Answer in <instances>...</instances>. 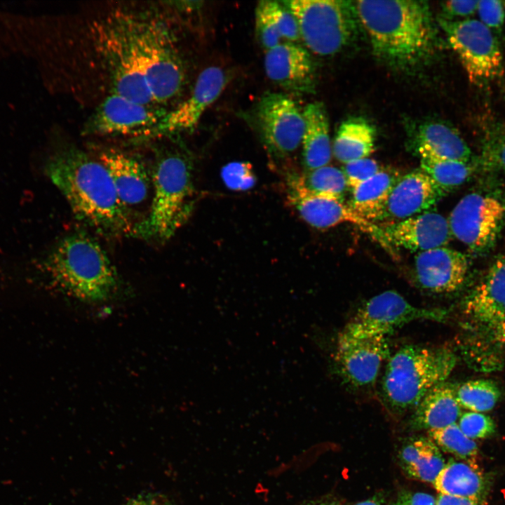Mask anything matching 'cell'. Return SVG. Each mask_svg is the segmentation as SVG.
<instances>
[{
  "label": "cell",
  "mask_w": 505,
  "mask_h": 505,
  "mask_svg": "<svg viewBox=\"0 0 505 505\" xmlns=\"http://www.w3.org/2000/svg\"><path fill=\"white\" fill-rule=\"evenodd\" d=\"M304 47L320 56L335 55L358 34L360 20L354 1L342 0H286Z\"/></svg>",
  "instance_id": "ba28073f"
},
{
  "label": "cell",
  "mask_w": 505,
  "mask_h": 505,
  "mask_svg": "<svg viewBox=\"0 0 505 505\" xmlns=\"http://www.w3.org/2000/svg\"><path fill=\"white\" fill-rule=\"evenodd\" d=\"M96 158L107 169L119 199L128 210L144 203L152 178L140 159L111 147L99 149Z\"/></svg>",
  "instance_id": "ffe728a7"
},
{
  "label": "cell",
  "mask_w": 505,
  "mask_h": 505,
  "mask_svg": "<svg viewBox=\"0 0 505 505\" xmlns=\"http://www.w3.org/2000/svg\"><path fill=\"white\" fill-rule=\"evenodd\" d=\"M375 128L366 119H348L337 130L332 146L333 155L344 164L368 158L375 150Z\"/></svg>",
  "instance_id": "83f0119b"
},
{
  "label": "cell",
  "mask_w": 505,
  "mask_h": 505,
  "mask_svg": "<svg viewBox=\"0 0 505 505\" xmlns=\"http://www.w3.org/2000/svg\"><path fill=\"white\" fill-rule=\"evenodd\" d=\"M393 505H436V499L426 492L403 491L398 494Z\"/></svg>",
  "instance_id": "60d3db41"
},
{
  "label": "cell",
  "mask_w": 505,
  "mask_h": 505,
  "mask_svg": "<svg viewBox=\"0 0 505 505\" xmlns=\"http://www.w3.org/2000/svg\"><path fill=\"white\" fill-rule=\"evenodd\" d=\"M152 178L154 193L150 211L137 224L135 235L166 241L185 222L193 208L191 161L176 149L160 151Z\"/></svg>",
  "instance_id": "8992f818"
},
{
  "label": "cell",
  "mask_w": 505,
  "mask_h": 505,
  "mask_svg": "<svg viewBox=\"0 0 505 505\" xmlns=\"http://www.w3.org/2000/svg\"><path fill=\"white\" fill-rule=\"evenodd\" d=\"M462 316L463 349L471 363L484 370L498 368L505 350V254L466 297Z\"/></svg>",
  "instance_id": "5b68a950"
},
{
  "label": "cell",
  "mask_w": 505,
  "mask_h": 505,
  "mask_svg": "<svg viewBox=\"0 0 505 505\" xmlns=\"http://www.w3.org/2000/svg\"><path fill=\"white\" fill-rule=\"evenodd\" d=\"M438 22L471 82L483 84L501 74L502 54L492 29L476 19Z\"/></svg>",
  "instance_id": "30bf717a"
},
{
  "label": "cell",
  "mask_w": 505,
  "mask_h": 505,
  "mask_svg": "<svg viewBox=\"0 0 505 505\" xmlns=\"http://www.w3.org/2000/svg\"><path fill=\"white\" fill-rule=\"evenodd\" d=\"M290 187L342 201L348 185L343 171L328 165L292 178Z\"/></svg>",
  "instance_id": "f1b7e54d"
},
{
  "label": "cell",
  "mask_w": 505,
  "mask_h": 505,
  "mask_svg": "<svg viewBox=\"0 0 505 505\" xmlns=\"http://www.w3.org/2000/svg\"><path fill=\"white\" fill-rule=\"evenodd\" d=\"M398 459L408 477L432 484L446 463L441 450L429 436L408 440L400 449Z\"/></svg>",
  "instance_id": "d4e9b609"
},
{
  "label": "cell",
  "mask_w": 505,
  "mask_h": 505,
  "mask_svg": "<svg viewBox=\"0 0 505 505\" xmlns=\"http://www.w3.org/2000/svg\"><path fill=\"white\" fill-rule=\"evenodd\" d=\"M45 173L66 198L74 216L97 233L112 237L135 235L137 225L119 199L105 166L76 146L56 150Z\"/></svg>",
  "instance_id": "7a4b0ae2"
},
{
  "label": "cell",
  "mask_w": 505,
  "mask_h": 505,
  "mask_svg": "<svg viewBox=\"0 0 505 505\" xmlns=\"http://www.w3.org/2000/svg\"><path fill=\"white\" fill-rule=\"evenodd\" d=\"M457 424L464 434L472 440L488 437L495 431L491 417L481 412H465L460 416Z\"/></svg>",
  "instance_id": "d590c367"
},
{
  "label": "cell",
  "mask_w": 505,
  "mask_h": 505,
  "mask_svg": "<svg viewBox=\"0 0 505 505\" xmlns=\"http://www.w3.org/2000/svg\"><path fill=\"white\" fill-rule=\"evenodd\" d=\"M383 169L375 160L364 158L345 163L342 170L348 187L353 190Z\"/></svg>",
  "instance_id": "8d00e7d4"
},
{
  "label": "cell",
  "mask_w": 505,
  "mask_h": 505,
  "mask_svg": "<svg viewBox=\"0 0 505 505\" xmlns=\"http://www.w3.org/2000/svg\"><path fill=\"white\" fill-rule=\"evenodd\" d=\"M304 121L302 139V157L307 170L328 166L332 156L328 116L320 102L308 104L303 109Z\"/></svg>",
  "instance_id": "7402d4cb"
},
{
  "label": "cell",
  "mask_w": 505,
  "mask_h": 505,
  "mask_svg": "<svg viewBox=\"0 0 505 505\" xmlns=\"http://www.w3.org/2000/svg\"><path fill=\"white\" fill-rule=\"evenodd\" d=\"M445 314L437 309L417 307L394 290L369 299L345 325L339 335L337 349L375 336H385L417 320L439 321Z\"/></svg>",
  "instance_id": "9c48e42d"
},
{
  "label": "cell",
  "mask_w": 505,
  "mask_h": 505,
  "mask_svg": "<svg viewBox=\"0 0 505 505\" xmlns=\"http://www.w3.org/2000/svg\"><path fill=\"white\" fill-rule=\"evenodd\" d=\"M487 483L477 464L450 459L433 485L440 494L484 500Z\"/></svg>",
  "instance_id": "484cf974"
},
{
  "label": "cell",
  "mask_w": 505,
  "mask_h": 505,
  "mask_svg": "<svg viewBox=\"0 0 505 505\" xmlns=\"http://www.w3.org/2000/svg\"><path fill=\"white\" fill-rule=\"evenodd\" d=\"M421 170L435 183L445 195L463 184L471 175L469 162L454 161L418 153Z\"/></svg>",
  "instance_id": "f546056e"
},
{
  "label": "cell",
  "mask_w": 505,
  "mask_h": 505,
  "mask_svg": "<svg viewBox=\"0 0 505 505\" xmlns=\"http://www.w3.org/2000/svg\"><path fill=\"white\" fill-rule=\"evenodd\" d=\"M383 501V495L382 494H377L365 500L358 502L355 505H382Z\"/></svg>",
  "instance_id": "7bdbcfd3"
},
{
  "label": "cell",
  "mask_w": 505,
  "mask_h": 505,
  "mask_svg": "<svg viewBox=\"0 0 505 505\" xmlns=\"http://www.w3.org/2000/svg\"><path fill=\"white\" fill-rule=\"evenodd\" d=\"M58 289L79 300L103 302L119 290L116 270L100 245L83 233L60 240L40 264Z\"/></svg>",
  "instance_id": "277c9868"
},
{
  "label": "cell",
  "mask_w": 505,
  "mask_h": 505,
  "mask_svg": "<svg viewBox=\"0 0 505 505\" xmlns=\"http://www.w3.org/2000/svg\"><path fill=\"white\" fill-rule=\"evenodd\" d=\"M436 505H483V500L438 494Z\"/></svg>",
  "instance_id": "b9f144b4"
},
{
  "label": "cell",
  "mask_w": 505,
  "mask_h": 505,
  "mask_svg": "<svg viewBox=\"0 0 505 505\" xmlns=\"http://www.w3.org/2000/svg\"><path fill=\"white\" fill-rule=\"evenodd\" d=\"M255 22L256 38L264 51L284 42L274 11L273 1L257 3Z\"/></svg>",
  "instance_id": "d6a6232c"
},
{
  "label": "cell",
  "mask_w": 505,
  "mask_h": 505,
  "mask_svg": "<svg viewBox=\"0 0 505 505\" xmlns=\"http://www.w3.org/2000/svg\"><path fill=\"white\" fill-rule=\"evenodd\" d=\"M388 352L386 337L379 335L337 349L336 360L342 377L363 386L375 382Z\"/></svg>",
  "instance_id": "44dd1931"
},
{
  "label": "cell",
  "mask_w": 505,
  "mask_h": 505,
  "mask_svg": "<svg viewBox=\"0 0 505 505\" xmlns=\"http://www.w3.org/2000/svg\"><path fill=\"white\" fill-rule=\"evenodd\" d=\"M469 269L466 255L447 248H436L417 253L414 269L418 284L436 293L451 292L464 283Z\"/></svg>",
  "instance_id": "e0dca14e"
},
{
  "label": "cell",
  "mask_w": 505,
  "mask_h": 505,
  "mask_svg": "<svg viewBox=\"0 0 505 505\" xmlns=\"http://www.w3.org/2000/svg\"><path fill=\"white\" fill-rule=\"evenodd\" d=\"M288 198L300 217L313 227L325 229L350 223L370 234L384 247H390L379 226L358 215L341 200L293 188H290Z\"/></svg>",
  "instance_id": "9a60e30c"
},
{
  "label": "cell",
  "mask_w": 505,
  "mask_h": 505,
  "mask_svg": "<svg viewBox=\"0 0 505 505\" xmlns=\"http://www.w3.org/2000/svg\"><path fill=\"white\" fill-rule=\"evenodd\" d=\"M163 6L116 5L84 18L76 52L105 96L168 110L182 93L185 67Z\"/></svg>",
  "instance_id": "6da1fadb"
},
{
  "label": "cell",
  "mask_w": 505,
  "mask_h": 505,
  "mask_svg": "<svg viewBox=\"0 0 505 505\" xmlns=\"http://www.w3.org/2000/svg\"><path fill=\"white\" fill-rule=\"evenodd\" d=\"M505 220V204L480 193L464 196L448 220L452 236L473 251H483L495 242Z\"/></svg>",
  "instance_id": "7c38bea8"
},
{
  "label": "cell",
  "mask_w": 505,
  "mask_h": 505,
  "mask_svg": "<svg viewBox=\"0 0 505 505\" xmlns=\"http://www.w3.org/2000/svg\"><path fill=\"white\" fill-rule=\"evenodd\" d=\"M168 111L139 103L117 94L102 98L84 126V133L131 135L139 140Z\"/></svg>",
  "instance_id": "5bb4252c"
},
{
  "label": "cell",
  "mask_w": 505,
  "mask_h": 505,
  "mask_svg": "<svg viewBox=\"0 0 505 505\" xmlns=\"http://www.w3.org/2000/svg\"><path fill=\"white\" fill-rule=\"evenodd\" d=\"M500 395L498 385L494 381L485 379L466 382L455 391L460 407L476 412L491 410L498 402Z\"/></svg>",
  "instance_id": "4dcf8cb0"
},
{
  "label": "cell",
  "mask_w": 505,
  "mask_h": 505,
  "mask_svg": "<svg viewBox=\"0 0 505 505\" xmlns=\"http://www.w3.org/2000/svg\"><path fill=\"white\" fill-rule=\"evenodd\" d=\"M400 177L398 172L384 168L352 190L349 206L366 220L372 222L379 221L389 196Z\"/></svg>",
  "instance_id": "4316f807"
},
{
  "label": "cell",
  "mask_w": 505,
  "mask_h": 505,
  "mask_svg": "<svg viewBox=\"0 0 505 505\" xmlns=\"http://www.w3.org/2000/svg\"><path fill=\"white\" fill-rule=\"evenodd\" d=\"M386 242L417 253L446 246L452 238L448 220L427 211L381 227Z\"/></svg>",
  "instance_id": "d6986e66"
},
{
  "label": "cell",
  "mask_w": 505,
  "mask_h": 505,
  "mask_svg": "<svg viewBox=\"0 0 505 505\" xmlns=\"http://www.w3.org/2000/svg\"><path fill=\"white\" fill-rule=\"evenodd\" d=\"M229 79L228 73L219 66L204 69L198 75L190 95L170 109L138 140L163 138L193 130L206 110L223 93Z\"/></svg>",
  "instance_id": "4fadbf2b"
},
{
  "label": "cell",
  "mask_w": 505,
  "mask_h": 505,
  "mask_svg": "<svg viewBox=\"0 0 505 505\" xmlns=\"http://www.w3.org/2000/svg\"><path fill=\"white\" fill-rule=\"evenodd\" d=\"M481 159L486 167L505 173V129H497L487 135Z\"/></svg>",
  "instance_id": "e575fe53"
},
{
  "label": "cell",
  "mask_w": 505,
  "mask_h": 505,
  "mask_svg": "<svg viewBox=\"0 0 505 505\" xmlns=\"http://www.w3.org/2000/svg\"><path fill=\"white\" fill-rule=\"evenodd\" d=\"M273 7L283 41L297 43L299 33L292 13L281 1H273Z\"/></svg>",
  "instance_id": "f35d334b"
},
{
  "label": "cell",
  "mask_w": 505,
  "mask_h": 505,
  "mask_svg": "<svg viewBox=\"0 0 505 505\" xmlns=\"http://www.w3.org/2000/svg\"><path fill=\"white\" fill-rule=\"evenodd\" d=\"M307 505H340V504L335 500H325L322 501L314 502Z\"/></svg>",
  "instance_id": "ee69618b"
},
{
  "label": "cell",
  "mask_w": 505,
  "mask_h": 505,
  "mask_svg": "<svg viewBox=\"0 0 505 505\" xmlns=\"http://www.w3.org/2000/svg\"><path fill=\"white\" fill-rule=\"evenodd\" d=\"M131 505H152L149 502H147L144 500H137L135 501L133 504Z\"/></svg>",
  "instance_id": "f6af8a7d"
},
{
  "label": "cell",
  "mask_w": 505,
  "mask_h": 505,
  "mask_svg": "<svg viewBox=\"0 0 505 505\" xmlns=\"http://www.w3.org/2000/svg\"><path fill=\"white\" fill-rule=\"evenodd\" d=\"M225 185L234 191H245L252 187L256 181L251 163L234 161L225 165L221 170Z\"/></svg>",
  "instance_id": "836d02e7"
},
{
  "label": "cell",
  "mask_w": 505,
  "mask_h": 505,
  "mask_svg": "<svg viewBox=\"0 0 505 505\" xmlns=\"http://www.w3.org/2000/svg\"><path fill=\"white\" fill-rule=\"evenodd\" d=\"M457 363L446 347L408 346L390 358L382 389L389 405L398 412L415 408L435 386L445 382Z\"/></svg>",
  "instance_id": "52a82bcc"
},
{
  "label": "cell",
  "mask_w": 505,
  "mask_h": 505,
  "mask_svg": "<svg viewBox=\"0 0 505 505\" xmlns=\"http://www.w3.org/2000/svg\"><path fill=\"white\" fill-rule=\"evenodd\" d=\"M264 67L268 79L286 91L299 95L314 89L312 59L297 43L284 41L265 51Z\"/></svg>",
  "instance_id": "2e32d148"
},
{
  "label": "cell",
  "mask_w": 505,
  "mask_h": 505,
  "mask_svg": "<svg viewBox=\"0 0 505 505\" xmlns=\"http://www.w3.org/2000/svg\"><path fill=\"white\" fill-rule=\"evenodd\" d=\"M428 436L441 452L452 454L459 460L477 464V445L473 440L464 434L457 423L428 431Z\"/></svg>",
  "instance_id": "1f68e13d"
},
{
  "label": "cell",
  "mask_w": 505,
  "mask_h": 505,
  "mask_svg": "<svg viewBox=\"0 0 505 505\" xmlns=\"http://www.w3.org/2000/svg\"><path fill=\"white\" fill-rule=\"evenodd\" d=\"M461 416L454 389L445 382L430 389L415 407L412 425L427 431L455 424Z\"/></svg>",
  "instance_id": "603a6c76"
},
{
  "label": "cell",
  "mask_w": 505,
  "mask_h": 505,
  "mask_svg": "<svg viewBox=\"0 0 505 505\" xmlns=\"http://www.w3.org/2000/svg\"><path fill=\"white\" fill-rule=\"evenodd\" d=\"M251 119L271 154L285 156L301 145L304 127L303 109L286 93L264 94L253 108Z\"/></svg>",
  "instance_id": "8fae6325"
},
{
  "label": "cell",
  "mask_w": 505,
  "mask_h": 505,
  "mask_svg": "<svg viewBox=\"0 0 505 505\" xmlns=\"http://www.w3.org/2000/svg\"><path fill=\"white\" fill-rule=\"evenodd\" d=\"M443 196L422 170L410 172L395 184L379 221L386 225L427 212Z\"/></svg>",
  "instance_id": "ac0fdd59"
},
{
  "label": "cell",
  "mask_w": 505,
  "mask_h": 505,
  "mask_svg": "<svg viewBox=\"0 0 505 505\" xmlns=\"http://www.w3.org/2000/svg\"><path fill=\"white\" fill-rule=\"evenodd\" d=\"M413 141L417 153L464 162H469L471 157L469 146L459 133L443 122L430 121L420 124Z\"/></svg>",
  "instance_id": "cb8c5ba5"
},
{
  "label": "cell",
  "mask_w": 505,
  "mask_h": 505,
  "mask_svg": "<svg viewBox=\"0 0 505 505\" xmlns=\"http://www.w3.org/2000/svg\"><path fill=\"white\" fill-rule=\"evenodd\" d=\"M479 20L492 29H499L505 20V2L498 0L478 1Z\"/></svg>",
  "instance_id": "74e56055"
},
{
  "label": "cell",
  "mask_w": 505,
  "mask_h": 505,
  "mask_svg": "<svg viewBox=\"0 0 505 505\" xmlns=\"http://www.w3.org/2000/svg\"><path fill=\"white\" fill-rule=\"evenodd\" d=\"M355 4L373 54L388 66L411 70L432 55L436 32L425 2L368 0Z\"/></svg>",
  "instance_id": "3957f363"
},
{
  "label": "cell",
  "mask_w": 505,
  "mask_h": 505,
  "mask_svg": "<svg viewBox=\"0 0 505 505\" xmlns=\"http://www.w3.org/2000/svg\"><path fill=\"white\" fill-rule=\"evenodd\" d=\"M478 1H448L442 4L443 12L447 17L466 18L477 11Z\"/></svg>",
  "instance_id": "ab89813d"
}]
</instances>
